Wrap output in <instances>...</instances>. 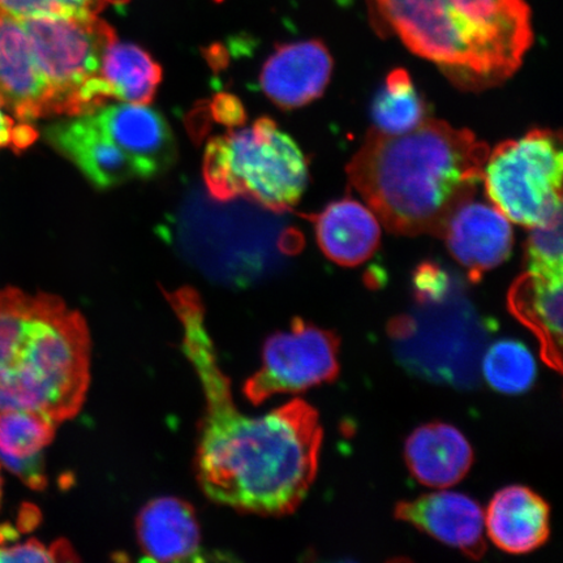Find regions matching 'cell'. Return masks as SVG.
Returning <instances> with one entry per match:
<instances>
[{
  "mask_svg": "<svg viewBox=\"0 0 563 563\" xmlns=\"http://www.w3.org/2000/svg\"><path fill=\"white\" fill-rule=\"evenodd\" d=\"M396 518L457 549L468 559L487 552L484 511L475 499L456 492H434L396 506Z\"/></svg>",
  "mask_w": 563,
  "mask_h": 563,
  "instance_id": "7c38bea8",
  "label": "cell"
},
{
  "mask_svg": "<svg viewBox=\"0 0 563 563\" xmlns=\"http://www.w3.org/2000/svg\"><path fill=\"white\" fill-rule=\"evenodd\" d=\"M317 242L330 262L357 266L369 260L382 239L378 218L363 203L343 199L314 217Z\"/></svg>",
  "mask_w": 563,
  "mask_h": 563,
  "instance_id": "d6986e66",
  "label": "cell"
},
{
  "mask_svg": "<svg viewBox=\"0 0 563 563\" xmlns=\"http://www.w3.org/2000/svg\"><path fill=\"white\" fill-rule=\"evenodd\" d=\"M211 109H213L217 121L227 125H239L245 121V112L241 101L230 95L217 96Z\"/></svg>",
  "mask_w": 563,
  "mask_h": 563,
  "instance_id": "f1b7e54d",
  "label": "cell"
},
{
  "mask_svg": "<svg viewBox=\"0 0 563 563\" xmlns=\"http://www.w3.org/2000/svg\"><path fill=\"white\" fill-rule=\"evenodd\" d=\"M562 277L526 272L508 295L510 313L538 338L548 367L562 365Z\"/></svg>",
  "mask_w": 563,
  "mask_h": 563,
  "instance_id": "ac0fdd59",
  "label": "cell"
},
{
  "mask_svg": "<svg viewBox=\"0 0 563 563\" xmlns=\"http://www.w3.org/2000/svg\"><path fill=\"white\" fill-rule=\"evenodd\" d=\"M340 344L332 330L295 319L290 330L267 338L262 368L246 379L244 396L257 406L277 394L333 383L340 375Z\"/></svg>",
  "mask_w": 563,
  "mask_h": 563,
  "instance_id": "ba28073f",
  "label": "cell"
},
{
  "mask_svg": "<svg viewBox=\"0 0 563 563\" xmlns=\"http://www.w3.org/2000/svg\"><path fill=\"white\" fill-rule=\"evenodd\" d=\"M537 372L531 351L518 341L496 342L483 361V375L492 389L508 396H518L531 389Z\"/></svg>",
  "mask_w": 563,
  "mask_h": 563,
  "instance_id": "603a6c76",
  "label": "cell"
},
{
  "mask_svg": "<svg viewBox=\"0 0 563 563\" xmlns=\"http://www.w3.org/2000/svg\"><path fill=\"white\" fill-rule=\"evenodd\" d=\"M100 76L111 98L147 104L156 96L162 68L143 47L115 38L102 53Z\"/></svg>",
  "mask_w": 563,
  "mask_h": 563,
  "instance_id": "44dd1931",
  "label": "cell"
},
{
  "mask_svg": "<svg viewBox=\"0 0 563 563\" xmlns=\"http://www.w3.org/2000/svg\"><path fill=\"white\" fill-rule=\"evenodd\" d=\"M106 0H0V12L19 19L97 16Z\"/></svg>",
  "mask_w": 563,
  "mask_h": 563,
  "instance_id": "d4e9b609",
  "label": "cell"
},
{
  "mask_svg": "<svg viewBox=\"0 0 563 563\" xmlns=\"http://www.w3.org/2000/svg\"><path fill=\"white\" fill-rule=\"evenodd\" d=\"M441 238L452 256L478 282L511 255V224L495 206L471 199L450 216Z\"/></svg>",
  "mask_w": 563,
  "mask_h": 563,
  "instance_id": "8fae6325",
  "label": "cell"
},
{
  "mask_svg": "<svg viewBox=\"0 0 563 563\" xmlns=\"http://www.w3.org/2000/svg\"><path fill=\"white\" fill-rule=\"evenodd\" d=\"M21 21L51 88L54 115H84L81 91L100 75L102 53L115 31L97 16Z\"/></svg>",
  "mask_w": 563,
  "mask_h": 563,
  "instance_id": "52a82bcc",
  "label": "cell"
},
{
  "mask_svg": "<svg viewBox=\"0 0 563 563\" xmlns=\"http://www.w3.org/2000/svg\"><path fill=\"white\" fill-rule=\"evenodd\" d=\"M0 104L19 122L54 115L53 97L23 21L0 12Z\"/></svg>",
  "mask_w": 563,
  "mask_h": 563,
  "instance_id": "30bf717a",
  "label": "cell"
},
{
  "mask_svg": "<svg viewBox=\"0 0 563 563\" xmlns=\"http://www.w3.org/2000/svg\"><path fill=\"white\" fill-rule=\"evenodd\" d=\"M371 115L375 131L384 135H402L427 119V104L419 95L410 74L394 69L373 100Z\"/></svg>",
  "mask_w": 563,
  "mask_h": 563,
  "instance_id": "7402d4cb",
  "label": "cell"
},
{
  "mask_svg": "<svg viewBox=\"0 0 563 563\" xmlns=\"http://www.w3.org/2000/svg\"><path fill=\"white\" fill-rule=\"evenodd\" d=\"M137 539L146 560L156 562L206 561L199 522L191 505L179 498L153 499L140 511Z\"/></svg>",
  "mask_w": 563,
  "mask_h": 563,
  "instance_id": "2e32d148",
  "label": "cell"
},
{
  "mask_svg": "<svg viewBox=\"0 0 563 563\" xmlns=\"http://www.w3.org/2000/svg\"><path fill=\"white\" fill-rule=\"evenodd\" d=\"M333 73V58L320 41H299L276 48L260 75V86L278 108L292 110L323 95Z\"/></svg>",
  "mask_w": 563,
  "mask_h": 563,
  "instance_id": "5bb4252c",
  "label": "cell"
},
{
  "mask_svg": "<svg viewBox=\"0 0 563 563\" xmlns=\"http://www.w3.org/2000/svg\"><path fill=\"white\" fill-rule=\"evenodd\" d=\"M181 327V349L201 384L206 410L197 448V478L217 504L263 517L297 510L319 473V412L294 399L263 417L238 410L218 362L199 295H167Z\"/></svg>",
  "mask_w": 563,
  "mask_h": 563,
  "instance_id": "6da1fadb",
  "label": "cell"
},
{
  "mask_svg": "<svg viewBox=\"0 0 563 563\" xmlns=\"http://www.w3.org/2000/svg\"><path fill=\"white\" fill-rule=\"evenodd\" d=\"M0 501H2V476H0Z\"/></svg>",
  "mask_w": 563,
  "mask_h": 563,
  "instance_id": "f546056e",
  "label": "cell"
},
{
  "mask_svg": "<svg viewBox=\"0 0 563 563\" xmlns=\"http://www.w3.org/2000/svg\"><path fill=\"white\" fill-rule=\"evenodd\" d=\"M44 135L97 189L104 191L137 179L130 157L104 132L93 112L48 125Z\"/></svg>",
  "mask_w": 563,
  "mask_h": 563,
  "instance_id": "4fadbf2b",
  "label": "cell"
},
{
  "mask_svg": "<svg viewBox=\"0 0 563 563\" xmlns=\"http://www.w3.org/2000/svg\"><path fill=\"white\" fill-rule=\"evenodd\" d=\"M378 32L396 35L466 91L499 86L533 42L526 0H369Z\"/></svg>",
  "mask_w": 563,
  "mask_h": 563,
  "instance_id": "3957f363",
  "label": "cell"
},
{
  "mask_svg": "<svg viewBox=\"0 0 563 563\" xmlns=\"http://www.w3.org/2000/svg\"><path fill=\"white\" fill-rule=\"evenodd\" d=\"M97 122L130 157L137 179L157 178L175 164L178 150L170 125L157 110L143 103L102 106Z\"/></svg>",
  "mask_w": 563,
  "mask_h": 563,
  "instance_id": "9c48e42d",
  "label": "cell"
},
{
  "mask_svg": "<svg viewBox=\"0 0 563 563\" xmlns=\"http://www.w3.org/2000/svg\"><path fill=\"white\" fill-rule=\"evenodd\" d=\"M37 136L38 133L31 123L16 121L0 104V150L12 147L15 152L24 151L34 143Z\"/></svg>",
  "mask_w": 563,
  "mask_h": 563,
  "instance_id": "83f0119b",
  "label": "cell"
},
{
  "mask_svg": "<svg viewBox=\"0 0 563 563\" xmlns=\"http://www.w3.org/2000/svg\"><path fill=\"white\" fill-rule=\"evenodd\" d=\"M75 560L74 551L66 543L46 547L37 540L25 544L0 547V562H55Z\"/></svg>",
  "mask_w": 563,
  "mask_h": 563,
  "instance_id": "4316f807",
  "label": "cell"
},
{
  "mask_svg": "<svg viewBox=\"0 0 563 563\" xmlns=\"http://www.w3.org/2000/svg\"><path fill=\"white\" fill-rule=\"evenodd\" d=\"M484 519L492 543L510 554L537 551L551 534V508L538 493L522 485L497 492Z\"/></svg>",
  "mask_w": 563,
  "mask_h": 563,
  "instance_id": "9a60e30c",
  "label": "cell"
},
{
  "mask_svg": "<svg viewBox=\"0 0 563 563\" xmlns=\"http://www.w3.org/2000/svg\"><path fill=\"white\" fill-rule=\"evenodd\" d=\"M415 297L422 305L441 302L452 290V279L449 273L439 264L427 262L418 266L413 274Z\"/></svg>",
  "mask_w": 563,
  "mask_h": 563,
  "instance_id": "484cf974",
  "label": "cell"
},
{
  "mask_svg": "<svg viewBox=\"0 0 563 563\" xmlns=\"http://www.w3.org/2000/svg\"><path fill=\"white\" fill-rule=\"evenodd\" d=\"M90 383L84 317L53 295L0 291V411L58 422L81 410Z\"/></svg>",
  "mask_w": 563,
  "mask_h": 563,
  "instance_id": "277c9868",
  "label": "cell"
},
{
  "mask_svg": "<svg viewBox=\"0 0 563 563\" xmlns=\"http://www.w3.org/2000/svg\"><path fill=\"white\" fill-rule=\"evenodd\" d=\"M203 180L217 200L245 197L282 213L297 206L306 192L308 162L273 119L262 118L249 129L209 141Z\"/></svg>",
  "mask_w": 563,
  "mask_h": 563,
  "instance_id": "5b68a950",
  "label": "cell"
},
{
  "mask_svg": "<svg viewBox=\"0 0 563 563\" xmlns=\"http://www.w3.org/2000/svg\"><path fill=\"white\" fill-rule=\"evenodd\" d=\"M525 249L528 272L562 277V214L543 227L532 228Z\"/></svg>",
  "mask_w": 563,
  "mask_h": 563,
  "instance_id": "cb8c5ba5",
  "label": "cell"
},
{
  "mask_svg": "<svg viewBox=\"0 0 563 563\" xmlns=\"http://www.w3.org/2000/svg\"><path fill=\"white\" fill-rule=\"evenodd\" d=\"M562 143L559 133L532 130L488 154L485 192L509 221L543 227L562 214Z\"/></svg>",
  "mask_w": 563,
  "mask_h": 563,
  "instance_id": "8992f818",
  "label": "cell"
},
{
  "mask_svg": "<svg viewBox=\"0 0 563 563\" xmlns=\"http://www.w3.org/2000/svg\"><path fill=\"white\" fill-rule=\"evenodd\" d=\"M488 154L473 132L426 119L402 135L371 131L346 173L387 230L441 236L453 211L474 199Z\"/></svg>",
  "mask_w": 563,
  "mask_h": 563,
  "instance_id": "7a4b0ae2",
  "label": "cell"
},
{
  "mask_svg": "<svg viewBox=\"0 0 563 563\" xmlns=\"http://www.w3.org/2000/svg\"><path fill=\"white\" fill-rule=\"evenodd\" d=\"M408 470L431 488H449L461 483L474 463L470 442L453 426L429 422L408 435L405 445Z\"/></svg>",
  "mask_w": 563,
  "mask_h": 563,
  "instance_id": "e0dca14e",
  "label": "cell"
},
{
  "mask_svg": "<svg viewBox=\"0 0 563 563\" xmlns=\"http://www.w3.org/2000/svg\"><path fill=\"white\" fill-rule=\"evenodd\" d=\"M55 426L44 415L20 411H0V462L27 487H46L44 452L51 445Z\"/></svg>",
  "mask_w": 563,
  "mask_h": 563,
  "instance_id": "ffe728a7",
  "label": "cell"
}]
</instances>
